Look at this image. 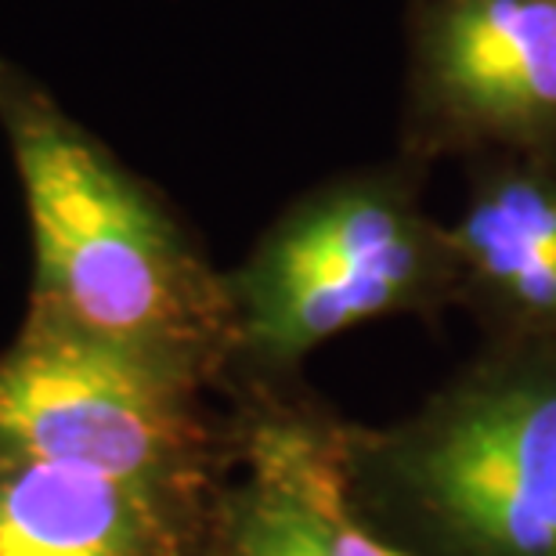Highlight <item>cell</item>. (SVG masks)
<instances>
[{
	"label": "cell",
	"instance_id": "cell-3",
	"mask_svg": "<svg viewBox=\"0 0 556 556\" xmlns=\"http://www.w3.org/2000/svg\"><path fill=\"white\" fill-rule=\"evenodd\" d=\"M228 293L236 358L289 369L343 329L444 304L459 293V268L413 177L376 170L300 199L228 278Z\"/></svg>",
	"mask_w": 556,
	"mask_h": 556
},
{
	"label": "cell",
	"instance_id": "cell-9",
	"mask_svg": "<svg viewBox=\"0 0 556 556\" xmlns=\"http://www.w3.org/2000/svg\"><path fill=\"white\" fill-rule=\"evenodd\" d=\"M321 514H326V556H413L391 546V542L376 539L358 520V509H354V495H351V448L326 481Z\"/></svg>",
	"mask_w": 556,
	"mask_h": 556
},
{
	"label": "cell",
	"instance_id": "cell-10",
	"mask_svg": "<svg viewBox=\"0 0 556 556\" xmlns=\"http://www.w3.org/2000/svg\"><path fill=\"white\" fill-rule=\"evenodd\" d=\"M549 4H556V0H549Z\"/></svg>",
	"mask_w": 556,
	"mask_h": 556
},
{
	"label": "cell",
	"instance_id": "cell-2",
	"mask_svg": "<svg viewBox=\"0 0 556 556\" xmlns=\"http://www.w3.org/2000/svg\"><path fill=\"white\" fill-rule=\"evenodd\" d=\"M351 495L441 556H556V343L509 340L397 430H348Z\"/></svg>",
	"mask_w": 556,
	"mask_h": 556
},
{
	"label": "cell",
	"instance_id": "cell-4",
	"mask_svg": "<svg viewBox=\"0 0 556 556\" xmlns=\"http://www.w3.org/2000/svg\"><path fill=\"white\" fill-rule=\"evenodd\" d=\"M206 380L29 307L0 354V452L217 503Z\"/></svg>",
	"mask_w": 556,
	"mask_h": 556
},
{
	"label": "cell",
	"instance_id": "cell-5",
	"mask_svg": "<svg viewBox=\"0 0 556 556\" xmlns=\"http://www.w3.org/2000/svg\"><path fill=\"white\" fill-rule=\"evenodd\" d=\"M408 149L556 166V4L416 0Z\"/></svg>",
	"mask_w": 556,
	"mask_h": 556
},
{
	"label": "cell",
	"instance_id": "cell-7",
	"mask_svg": "<svg viewBox=\"0 0 556 556\" xmlns=\"http://www.w3.org/2000/svg\"><path fill=\"white\" fill-rule=\"evenodd\" d=\"M448 242L459 293L509 340L556 343V166L484 160Z\"/></svg>",
	"mask_w": 556,
	"mask_h": 556
},
{
	"label": "cell",
	"instance_id": "cell-8",
	"mask_svg": "<svg viewBox=\"0 0 556 556\" xmlns=\"http://www.w3.org/2000/svg\"><path fill=\"white\" fill-rule=\"evenodd\" d=\"M247 481L220 495V556H326L321 495L348 455V430L296 413L253 416L242 430Z\"/></svg>",
	"mask_w": 556,
	"mask_h": 556
},
{
	"label": "cell",
	"instance_id": "cell-6",
	"mask_svg": "<svg viewBox=\"0 0 556 556\" xmlns=\"http://www.w3.org/2000/svg\"><path fill=\"white\" fill-rule=\"evenodd\" d=\"M217 506L0 452V556H206Z\"/></svg>",
	"mask_w": 556,
	"mask_h": 556
},
{
	"label": "cell",
	"instance_id": "cell-1",
	"mask_svg": "<svg viewBox=\"0 0 556 556\" xmlns=\"http://www.w3.org/2000/svg\"><path fill=\"white\" fill-rule=\"evenodd\" d=\"M0 116L37 257L29 307L214 380L236 358L228 278L105 144L8 70Z\"/></svg>",
	"mask_w": 556,
	"mask_h": 556
}]
</instances>
